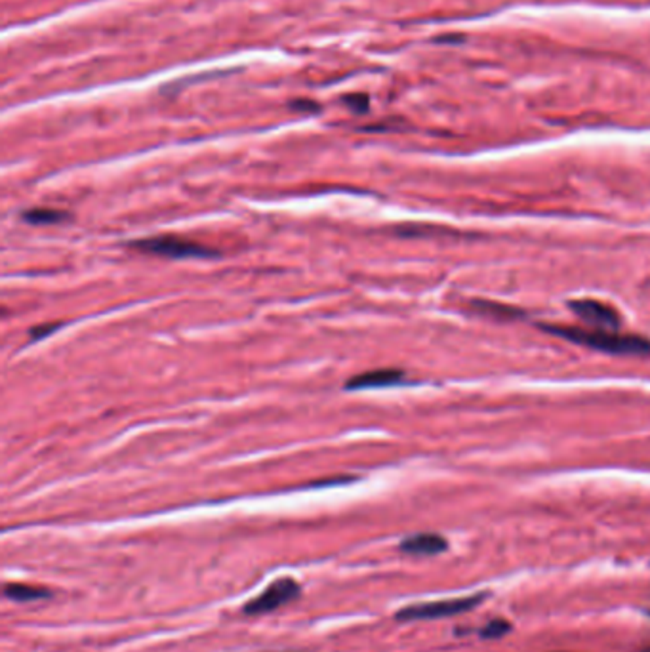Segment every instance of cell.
<instances>
[{
    "instance_id": "cell-14",
    "label": "cell",
    "mask_w": 650,
    "mask_h": 652,
    "mask_svg": "<svg viewBox=\"0 0 650 652\" xmlns=\"http://www.w3.org/2000/svg\"><path fill=\"white\" fill-rule=\"evenodd\" d=\"M643 652H650V648H645V650H643Z\"/></svg>"
},
{
    "instance_id": "cell-1",
    "label": "cell",
    "mask_w": 650,
    "mask_h": 652,
    "mask_svg": "<svg viewBox=\"0 0 650 652\" xmlns=\"http://www.w3.org/2000/svg\"><path fill=\"white\" fill-rule=\"evenodd\" d=\"M559 336H565L574 343L594 347L599 352L616 353V355H650V340L639 336L620 335L612 330H592V328H572V326H555L550 328Z\"/></svg>"
},
{
    "instance_id": "cell-9",
    "label": "cell",
    "mask_w": 650,
    "mask_h": 652,
    "mask_svg": "<svg viewBox=\"0 0 650 652\" xmlns=\"http://www.w3.org/2000/svg\"><path fill=\"white\" fill-rule=\"evenodd\" d=\"M6 597L13 599V601H33V599H40L47 594L40 589H35V587H29V586H22V584H12V586H6L4 589Z\"/></svg>"
},
{
    "instance_id": "cell-7",
    "label": "cell",
    "mask_w": 650,
    "mask_h": 652,
    "mask_svg": "<svg viewBox=\"0 0 650 652\" xmlns=\"http://www.w3.org/2000/svg\"><path fill=\"white\" fill-rule=\"evenodd\" d=\"M448 548V543L443 536L439 535H414L408 536L406 540L401 542V550L404 553H412V555H437L443 553Z\"/></svg>"
},
{
    "instance_id": "cell-11",
    "label": "cell",
    "mask_w": 650,
    "mask_h": 652,
    "mask_svg": "<svg viewBox=\"0 0 650 652\" xmlns=\"http://www.w3.org/2000/svg\"><path fill=\"white\" fill-rule=\"evenodd\" d=\"M343 101L347 103V108H350L351 111L355 113H367L368 111V96L367 94H351V96H345Z\"/></svg>"
},
{
    "instance_id": "cell-2",
    "label": "cell",
    "mask_w": 650,
    "mask_h": 652,
    "mask_svg": "<svg viewBox=\"0 0 650 652\" xmlns=\"http://www.w3.org/2000/svg\"><path fill=\"white\" fill-rule=\"evenodd\" d=\"M132 248L145 252V254H155L162 257H174V260H181V257H212L216 256L214 250H210L203 245H196L193 240L179 239L174 235H162L153 239H143L135 240L130 245Z\"/></svg>"
},
{
    "instance_id": "cell-8",
    "label": "cell",
    "mask_w": 650,
    "mask_h": 652,
    "mask_svg": "<svg viewBox=\"0 0 650 652\" xmlns=\"http://www.w3.org/2000/svg\"><path fill=\"white\" fill-rule=\"evenodd\" d=\"M64 218H65L64 212L50 210V208H37V210L23 212V220L29 223H35V225H50V223L62 222Z\"/></svg>"
},
{
    "instance_id": "cell-10",
    "label": "cell",
    "mask_w": 650,
    "mask_h": 652,
    "mask_svg": "<svg viewBox=\"0 0 650 652\" xmlns=\"http://www.w3.org/2000/svg\"><path fill=\"white\" fill-rule=\"evenodd\" d=\"M509 630H511V626L506 620H494V622H490V624H487L485 630H481V635L487 637V639H498V637L506 635Z\"/></svg>"
},
{
    "instance_id": "cell-5",
    "label": "cell",
    "mask_w": 650,
    "mask_h": 652,
    "mask_svg": "<svg viewBox=\"0 0 650 652\" xmlns=\"http://www.w3.org/2000/svg\"><path fill=\"white\" fill-rule=\"evenodd\" d=\"M570 309L582 318L584 325L592 326V330L618 332V326H620L618 313L612 308L604 306V303H601V301L576 300V301H570Z\"/></svg>"
},
{
    "instance_id": "cell-6",
    "label": "cell",
    "mask_w": 650,
    "mask_h": 652,
    "mask_svg": "<svg viewBox=\"0 0 650 652\" xmlns=\"http://www.w3.org/2000/svg\"><path fill=\"white\" fill-rule=\"evenodd\" d=\"M403 380V372L395 370V369H384V370H372V372H365L359 374L351 380H347L345 389H376V387H387V386H395Z\"/></svg>"
},
{
    "instance_id": "cell-3",
    "label": "cell",
    "mask_w": 650,
    "mask_h": 652,
    "mask_svg": "<svg viewBox=\"0 0 650 652\" xmlns=\"http://www.w3.org/2000/svg\"><path fill=\"white\" fill-rule=\"evenodd\" d=\"M485 597L487 595H472V597H460V599L412 604V606H406V609H403L395 618L408 622V620H435V618L456 616V614L475 609V606Z\"/></svg>"
},
{
    "instance_id": "cell-4",
    "label": "cell",
    "mask_w": 650,
    "mask_h": 652,
    "mask_svg": "<svg viewBox=\"0 0 650 652\" xmlns=\"http://www.w3.org/2000/svg\"><path fill=\"white\" fill-rule=\"evenodd\" d=\"M299 595V586L292 578H281L271 584L262 595L252 599L245 604L247 614H265L271 611H277L279 606L290 603Z\"/></svg>"
},
{
    "instance_id": "cell-13",
    "label": "cell",
    "mask_w": 650,
    "mask_h": 652,
    "mask_svg": "<svg viewBox=\"0 0 650 652\" xmlns=\"http://www.w3.org/2000/svg\"><path fill=\"white\" fill-rule=\"evenodd\" d=\"M57 326H59V325H40V326H37V328L31 332V338H33V340H40L42 336H48L50 332H54Z\"/></svg>"
},
{
    "instance_id": "cell-12",
    "label": "cell",
    "mask_w": 650,
    "mask_h": 652,
    "mask_svg": "<svg viewBox=\"0 0 650 652\" xmlns=\"http://www.w3.org/2000/svg\"><path fill=\"white\" fill-rule=\"evenodd\" d=\"M292 109H299V111H319L321 108L315 101H306V100H298L290 103Z\"/></svg>"
}]
</instances>
